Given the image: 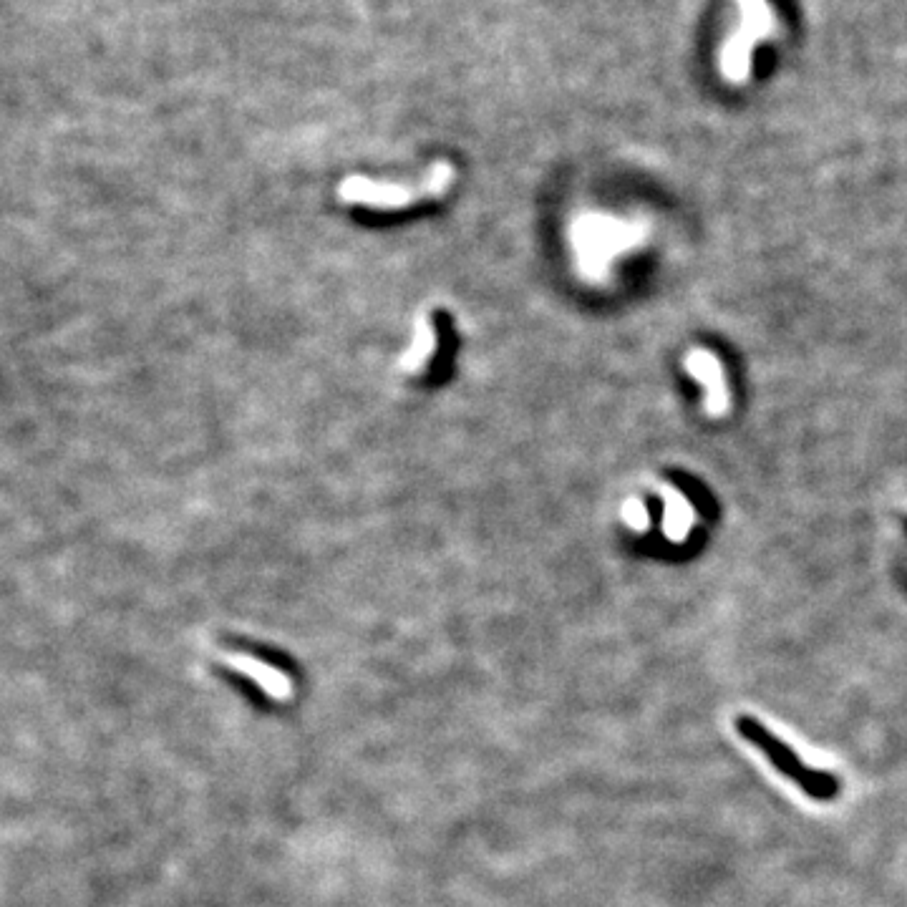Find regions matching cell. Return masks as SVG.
Returning <instances> with one entry per match:
<instances>
[{"instance_id":"obj_1","label":"cell","mask_w":907,"mask_h":907,"mask_svg":"<svg viewBox=\"0 0 907 907\" xmlns=\"http://www.w3.org/2000/svg\"><path fill=\"white\" fill-rule=\"evenodd\" d=\"M457 182V169L446 159H436L429 172L419 179H371L348 177L338 187V197L343 205L371 215H399L414 207L429 205L431 200H441Z\"/></svg>"},{"instance_id":"obj_2","label":"cell","mask_w":907,"mask_h":907,"mask_svg":"<svg viewBox=\"0 0 907 907\" xmlns=\"http://www.w3.org/2000/svg\"><path fill=\"white\" fill-rule=\"evenodd\" d=\"M739 8V31L729 38V43L721 51V71L734 84H739V81H744L749 76L751 48L756 46V41L766 38L774 31V13H771L766 0H739Z\"/></svg>"},{"instance_id":"obj_3","label":"cell","mask_w":907,"mask_h":907,"mask_svg":"<svg viewBox=\"0 0 907 907\" xmlns=\"http://www.w3.org/2000/svg\"><path fill=\"white\" fill-rule=\"evenodd\" d=\"M736 729H739V734L744 736V739H749L751 744L759 746L764 754H769L771 761H774V764L779 766L784 774L792 776L794 782H797L799 787L809 794V797H817V799L834 797V792H837V782H834L832 776L814 774V771H809L807 766L799 764L797 756H794L787 746L779 744V741H776L774 736L764 729V726H759L756 721H751V719H739L736 721Z\"/></svg>"},{"instance_id":"obj_4","label":"cell","mask_w":907,"mask_h":907,"mask_svg":"<svg viewBox=\"0 0 907 907\" xmlns=\"http://www.w3.org/2000/svg\"><path fill=\"white\" fill-rule=\"evenodd\" d=\"M686 371L706 388V411L711 416H724L729 411V388L724 383V371L714 353L693 351L686 358Z\"/></svg>"},{"instance_id":"obj_5","label":"cell","mask_w":907,"mask_h":907,"mask_svg":"<svg viewBox=\"0 0 907 907\" xmlns=\"http://www.w3.org/2000/svg\"><path fill=\"white\" fill-rule=\"evenodd\" d=\"M441 351V326L434 315L424 313L416 320V331L411 338L409 351L401 356V368L409 376H424L431 366H434L436 356Z\"/></svg>"},{"instance_id":"obj_6","label":"cell","mask_w":907,"mask_h":907,"mask_svg":"<svg viewBox=\"0 0 907 907\" xmlns=\"http://www.w3.org/2000/svg\"><path fill=\"white\" fill-rule=\"evenodd\" d=\"M225 663H227V668H232V671L242 673V676H247V678H252L255 683H260V688H265L270 696H275V698L290 696L288 676L280 671H275V668L268 666V663L257 661V658H252V656H245V653H227Z\"/></svg>"},{"instance_id":"obj_7","label":"cell","mask_w":907,"mask_h":907,"mask_svg":"<svg viewBox=\"0 0 907 907\" xmlns=\"http://www.w3.org/2000/svg\"><path fill=\"white\" fill-rule=\"evenodd\" d=\"M661 497L666 502V517H663V530L671 540H683L691 532L693 509L676 489H661Z\"/></svg>"},{"instance_id":"obj_8","label":"cell","mask_w":907,"mask_h":907,"mask_svg":"<svg viewBox=\"0 0 907 907\" xmlns=\"http://www.w3.org/2000/svg\"><path fill=\"white\" fill-rule=\"evenodd\" d=\"M623 520L628 522V525L633 527V530H638V532L648 530V512H645V507L638 502V499H630V502L625 504V507H623Z\"/></svg>"}]
</instances>
